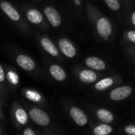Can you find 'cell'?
<instances>
[{"mask_svg":"<svg viewBox=\"0 0 135 135\" xmlns=\"http://www.w3.org/2000/svg\"><path fill=\"white\" fill-rule=\"evenodd\" d=\"M30 116L32 120L40 126H46L49 123V118L43 110L33 108L30 110Z\"/></svg>","mask_w":135,"mask_h":135,"instance_id":"obj_1","label":"cell"},{"mask_svg":"<svg viewBox=\"0 0 135 135\" xmlns=\"http://www.w3.org/2000/svg\"><path fill=\"white\" fill-rule=\"evenodd\" d=\"M97 30L99 34L104 39H107L111 33L112 27L109 19L106 18H101L97 22Z\"/></svg>","mask_w":135,"mask_h":135,"instance_id":"obj_2","label":"cell"},{"mask_svg":"<svg viewBox=\"0 0 135 135\" xmlns=\"http://www.w3.org/2000/svg\"><path fill=\"white\" fill-rule=\"evenodd\" d=\"M131 92H132L131 88H129L128 86H122V87H119L118 88L114 89L110 92V97L111 99L115 100V101L122 100V99H126L128 96H129Z\"/></svg>","mask_w":135,"mask_h":135,"instance_id":"obj_3","label":"cell"},{"mask_svg":"<svg viewBox=\"0 0 135 135\" xmlns=\"http://www.w3.org/2000/svg\"><path fill=\"white\" fill-rule=\"evenodd\" d=\"M45 16L47 17L48 20L49 21L50 24L52 26L57 27L60 25V23H61L60 16L59 13L56 11V10H55L53 7H46L45 9Z\"/></svg>","mask_w":135,"mask_h":135,"instance_id":"obj_4","label":"cell"},{"mask_svg":"<svg viewBox=\"0 0 135 135\" xmlns=\"http://www.w3.org/2000/svg\"><path fill=\"white\" fill-rule=\"evenodd\" d=\"M59 48L60 51L68 57H73L76 55V49L72 43L67 39H61L59 41Z\"/></svg>","mask_w":135,"mask_h":135,"instance_id":"obj_5","label":"cell"},{"mask_svg":"<svg viewBox=\"0 0 135 135\" xmlns=\"http://www.w3.org/2000/svg\"><path fill=\"white\" fill-rule=\"evenodd\" d=\"M71 116L73 117V120L77 123L79 126H84L88 122V118L86 114L79 108L77 107H72L70 110Z\"/></svg>","mask_w":135,"mask_h":135,"instance_id":"obj_6","label":"cell"},{"mask_svg":"<svg viewBox=\"0 0 135 135\" xmlns=\"http://www.w3.org/2000/svg\"><path fill=\"white\" fill-rule=\"evenodd\" d=\"M17 63L23 69L27 71L33 70L35 67L34 61L30 56L26 55H19L17 57Z\"/></svg>","mask_w":135,"mask_h":135,"instance_id":"obj_7","label":"cell"},{"mask_svg":"<svg viewBox=\"0 0 135 135\" xmlns=\"http://www.w3.org/2000/svg\"><path fill=\"white\" fill-rule=\"evenodd\" d=\"M86 64L88 67H90L91 69L99 70V71L103 70L106 68L105 63L102 60L97 57H88L86 60Z\"/></svg>","mask_w":135,"mask_h":135,"instance_id":"obj_8","label":"cell"},{"mask_svg":"<svg viewBox=\"0 0 135 135\" xmlns=\"http://www.w3.org/2000/svg\"><path fill=\"white\" fill-rule=\"evenodd\" d=\"M1 8L12 20H14V21L19 20L20 17H19L18 13L17 12V11L10 3H8L7 2H3L1 4Z\"/></svg>","mask_w":135,"mask_h":135,"instance_id":"obj_9","label":"cell"},{"mask_svg":"<svg viewBox=\"0 0 135 135\" xmlns=\"http://www.w3.org/2000/svg\"><path fill=\"white\" fill-rule=\"evenodd\" d=\"M49 72H50V74L52 75V76L58 81H62L66 78V74H65L64 71L60 66H58L56 64H53L50 67Z\"/></svg>","mask_w":135,"mask_h":135,"instance_id":"obj_10","label":"cell"},{"mask_svg":"<svg viewBox=\"0 0 135 135\" xmlns=\"http://www.w3.org/2000/svg\"><path fill=\"white\" fill-rule=\"evenodd\" d=\"M41 44L42 48L48 52L49 54H51L53 56H56L58 55V50L56 48V46L53 45V43L48 38H43L41 41Z\"/></svg>","mask_w":135,"mask_h":135,"instance_id":"obj_11","label":"cell"},{"mask_svg":"<svg viewBox=\"0 0 135 135\" xmlns=\"http://www.w3.org/2000/svg\"><path fill=\"white\" fill-rule=\"evenodd\" d=\"M80 79L84 83L91 84L96 80L97 76L96 74L91 70H84L80 73Z\"/></svg>","mask_w":135,"mask_h":135,"instance_id":"obj_12","label":"cell"},{"mask_svg":"<svg viewBox=\"0 0 135 135\" xmlns=\"http://www.w3.org/2000/svg\"><path fill=\"white\" fill-rule=\"evenodd\" d=\"M26 15H27L28 19L34 24L41 23L42 22V19H43L41 14L37 10H30L27 12Z\"/></svg>","mask_w":135,"mask_h":135,"instance_id":"obj_13","label":"cell"},{"mask_svg":"<svg viewBox=\"0 0 135 135\" xmlns=\"http://www.w3.org/2000/svg\"><path fill=\"white\" fill-rule=\"evenodd\" d=\"M97 116L101 121L107 122V123L111 122L114 119L112 114L109 110H105V109H99L97 111Z\"/></svg>","mask_w":135,"mask_h":135,"instance_id":"obj_14","label":"cell"},{"mask_svg":"<svg viewBox=\"0 0 135 135\" xmlns=\"http://www.w3.org/2000/svg\"><path fill=\"white\" fill-rule=\"evenodd\" d=\"M112 84H113L112 79L105 78V79L101 80L95 84V88H96V90H99V91H103V90L108 88L109 87H110L112 85Z\"/></svg>","mask_w":135,"mask_h":135,"instance_id":"obj_15","label":"cell"},{"mask_svg":"<svg viewBox=\"0 0 135 135\" xmlns=\"http://www.w3.org/2000/svg\"><path fill=\"white\" fill-rule=\"evenodd\" d=\"M112 128L109 125H100L95 128L94 133L95 135H107L111 133Z\"/></svg>","mask_w":135,"mask_h":135,"instance_id":"obj_16","label":"cell"},{"mask_svg":"<svg viewBox=\"0 0 135 135\" xmlns=\"http://www.w3.org/2000/svg\"><path fill=\"white\" fill-rule=\"evenodd\" d=\"M15 116L18 122L21 124H26L28 121L27 114L23 109H18L15 112Z\"/></svg>","mask_w":135,"mask_h":135,"instance_id":"obj_17","label":"cell"},{"mask_svg":"<svg viewBox=\"0 0 135 135\" xmlns=\"http://www.w3.org/2000/svg\"><path fill=\"white\" fill-rule=\"evenodd\" d=\"M26 96L27 99H29L30 100L33 101V102H39L41 99V96L39 93H37V91H31V90H29L26 91Z\"/></svg>","mask_w":135,"mask_h":135,"instance_id":"obj_18","label":"cell"},{"mask_svg":"<svg viewBox=\"0 0 135 135\" xmlns=\"http://www.w3.org/2000/svg\"><path fill=\"white\" fill-rule=\"evenodd\" d=\"M104 1L107 3V5L109 7V8L113 11H118L120 7L118 0H104Z\"/></svg>","mask_w":135,"mask_h":135,"instance_id":"obj_19","label":"cell"},{"mask_svg":"<svg viewBox=\"0 0 135 135\" xmlns=\"http://www.w3.org/2000/svg\"><path fill=\"white\" fill-rule=\"evenodd\" d=\"M7 79L13 84H17L18 83V76L14 72H11H11H9L7 73Z\"/></svg>","mask_w":135,"mask_h":135,"instance_id":"obj_20","label":"cell"},{"mask_svg":"<svg viewBox=\"0 0 135 135\" xmlns=\"http://www.w3.org/2000/svg\"><path fill=\"white\" fill-rule=\"evenodd\" d=\"M125 131L129 135H135V126L130 125L125 128Z\"/></svg>","mask_w":135,"mask_h":135,"instance_id":"obj_21","label":"cell"},{"mask_svg":"<svg viewBox=\"0 0 135 135\" xmlns=\"http://www.w3.org/2000/svg\"><path fill=\"white\" fill-rule=\"evenodd\" d=\"M127 37L129 41L135 44V31H129L127 33Z\"/></svg>","mask_w":135,"mask_h":135,"instance_id":"obj_22","label":"cell"},{"mask_svg":"<svg viewBox=\"0 0 135 135\" xmlns=\"http://www.w3.org/2000/svg\"><path fill=\"white\" fill-rule=\"evenodd\" d=\"M23 135H36V134L31 129H25Z\"/></svg>","mask_w":135,"mask_h":135,"instance_id":"obj_23","label":"cell"},{"mask_svg":"<svg viewBox=\"0 0 135 135\" xmlns=\"http://www.w3.org/2000/svg\"><path fill=\"white\" fill-rule=\"evenodd\" d=\"M4 78H5L4 72H3V68L1 67V65H0V82H3L4 80Z\"/></svg>","mask_w":135,"mask_h":135,"instance_id":"obj_24","label":"cell"},{"mask_svg":"<svg viewBox=\"0 0 135 135\" xmlns=\"http://www.w3.org/2000/svg\"><path fill=\"white\" fill-rule=\"evenodd\" d=\"M132 22H133V24L135 26V12H133V15H132Z\"/></svg>","mask_w":135,"mask_h":135,"instance_id":"obj_25","label":"cell"},{"mask_svg":"<svg viewBox=\"0 0 135 135\" xmlns=\"http://www.w3.org/2000/svg\"><path fill=\"white\" fill-rule=\"evenodd\" d=\"M80 3L79 2V0H76V5H80Z\"/></svg>","mask_w":135,"mask_h":135,"instance_id":"obj_26","label":"cell"}]
</instances>
